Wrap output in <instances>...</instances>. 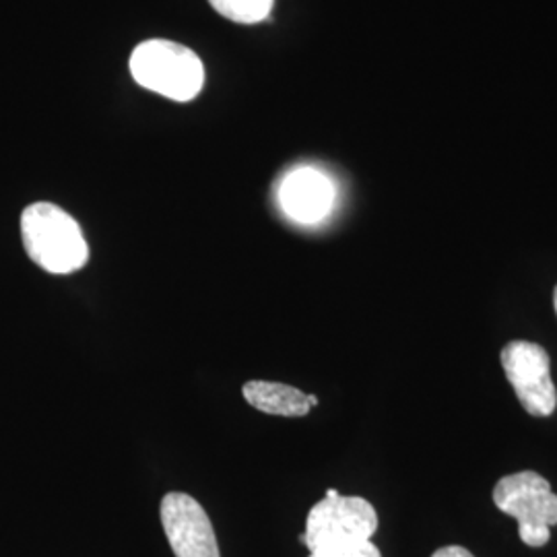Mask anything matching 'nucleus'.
<instances>
[{
  "mask_svg": "<svg viewBox=\"0 0 557 557\" xmlns=\"http://www.w3.org/2000/svg\"><path fill=\"white\" fill-rule=\"evenodd\" d=\"M209 2L225 20L252 25L271 15L275 0H209Z\"/></svg>",
  "mask_w": 557,
  "mask_h": 557,
  "instance_id": "9",
  "label": "nucleus"
},
{
  "mask_svg": "<svg viewBox=\"0 0 557 557\" xmlns=\"http://www.w3.org/2000/svg\"><path fill=\"white\" fill-rule=\"evenodd\" d=\"M161 527L176 557H221L213 522L197 499L172 492L161 499Z\"/></svg>",
  "mask_w": 557,
  "mask_h": 557,
  "instance_id": "6",
  "label": "nucleus"
},
{
  "mask_svg": "<svg viewBox=\"0 0 557 557\" xmlns=\"http://www.w3.org/2000/svg\"><path fill=\"white\" fill-rule=\"evenodd\" d=\"M131 73L140 87L174 101L195 100L205 85L202 60L176 41L139 44L131 57Z\"/></svg>",
  "mask_w": 557,
  "mask_h": 557,
  "instance_id": "2",
  "label": "nucleus"
},
{
  "mask_svg": "<svg viewBox=\"0 0 557 557\" xmlns=\"http://www.w3.org/2000/svg\"><path fill=\"white\" fill-rule=\"evenodd\" d=\"M242 395L257 411L278 418H306L310 409L319 405V398L314 395H304L296 386L269 380L246 382Z\"/></svg>",
  "mask_w": 557,
  "mask_h": 557,
  "instance_id": "8",
  "label": "nucleus"
},
{
  "mask_svg": "<svg viewBox=\"0 0 557 557\" xmlns=\"http://www.w3.org/2000/svg\"><path fill=\"white\" fill-rule=\"evenodd\" d=\"M432 557H475L467 547H460V545H446V547H440L434 552Z\"/></svg>",
  "mask_w": 557,
  "mask_h": 557,
  "instance_id": "11",
  "label": "nucleus"
},
{
  "mask_svg": "<svg viewBox=\"0 0 557 557\" xmlns=\"http://www.w3.org/2000/svg\"><path fill=\"white\" fill-rule=\"evenodd\" d=\"M379 531V512L368 499L341 496L337 490H326V496L308 512L306 531L299 541L308 552L322 547L372 541Z\"/></svg>",
  "mask_w": 557,
  "mask_h": 557,
  "instance_id": "4",
  "label": "nucleus"
},
{
  "mask_svg": "<svg viewBox=\"0 0 557 557\" xmlns=\"http://www.w3.org/2000/svg\"><path fill=\"white\" fill-rule=\"evenodd\" d=\"M499 359L522 409L533 418H549L557 407L549 354L537 343L510 341Z\"/></svg>",
  "mask_w": 557,
  "mask_h": 557,
  "instance_id": "5",
  "label": "nucleus"
},
{
  "mask_svg": "<svg viewBox=\"0 0 557 557\" xmlns=\"http://www.w3.org/2000/svg\"><path fill=\"white\" fill-rule=\"evenodd\" d=\"M494 504L518 522V537L529 547H545L557 524V496L535 471L506 475L494 487Z\"/></svg>",
  "mask_w": 557,
  "mask_h": 557,
  "instance_id": "3",
  "label": "nucleus"
},
{
  "mask_svg": "<svg viewBox=\"0 0 557 557\" xmlns=\"http://www.w3.org/2000/svg\"><path fill=\"white\" fill-rule=\"evenodd\" d=\"M554 308H556V314H557V285H556V289H554Z\"/></svg>",
  "mask_w": 557,
  "mask_h": 557,
  "instance_id": "12",
  "label": "nucleus"
},
{
  "mask_svg": "<svg viewBox=\"0 0 557 557\" xmlns=\"http://www.w3.org/2000/svg\"><path fill=\"white\" fill-rule=\"evenodd\" d=\"M278 205L289 220L314 225L331 213L335 205V186L317 168H296L278 186Z\"/></svg>",
  "mask_w": 557,
  "mask_h": 557,
  "instance_id": "7",
  "label": "nucleus"
},
{
  "mask_svg": "<svg viewBox=\"0 0 557 557\" xmlns=\"http://www.w3.org/2000/svg\"><path fill=\"white\" fill-rule=\"evenodd\" d=\"M308 557H382L379 547L372 541H358V543H341L310 552Z\"/></svg>",
  "mask_w": 557,
  "mask_h": 557,
  "instance_id": "10",
  "label": "nucleus"
},
{
  "mask_svg": "<svg viewBox=\"0 0 557 557\" xmlns=\"http://www.w3.org/2000/svg\"><path fill=\"white\" fill-rule=\"evenodd\" d=\"M21 239L27 257L52 275H71L89 260L79 223L54 202H34L21 213Z\"/></svg>",
  "mask_w": 557,
  "mask_h": 557,
  "instance_id": "1",
  "label": "nucleus"
}]
</instances>
